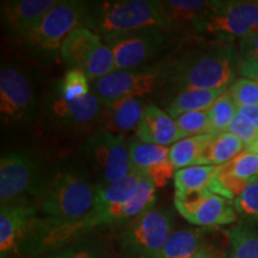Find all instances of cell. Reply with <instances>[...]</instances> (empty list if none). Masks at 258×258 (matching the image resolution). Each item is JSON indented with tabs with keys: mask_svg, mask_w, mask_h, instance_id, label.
<instances>
[{
	"mask_svg": "<svg viewBox=\"0 0 258 258\" xmlns=\"http://www.w3.org/2000/svg\"><path fill=\"white\" fill-rule=\"evenodd\" d=\"M235 48L232 43H221L206 49L192 51L169 62L166 86L175 91L222 90L233 84L238 69Z\"/></svg>",
	"mask_w": 258,
	"mask_h": 258,
	"instance_id": "7a4b0ae2",
	"label": "cell"
},
{
	"mask_svg": "<svg viewBox=\"0 0 258 258\" xmlns=\"http://www.w3.org/2000/svg\"><path fill=\"white\" fill-rule=\"evenodd\" d=\"M172 213L153 208L131 221L120 234V258H157L172 233Z\"/></svg>",
	"mask_w": 258,
	"mask_h": 258,
	"instance_id": "ba28073f",
	"label": "cell"
},
{
	"mask_svg": "<svg viewBox=\"0 0 258 258\" xmlns=\"http://www.w3.org/2000/svg\"><path fill=\"white\" fill-rule=\"evenodd\" d=\"M258 59V31L243 38L239 43V60Z\"/></svg>",
	"mask_w": 258,
	"mask_h": 258,
	"instance_id": "f35d334b",
	"label": "cell"
},
{
	"mask_svg": "<svg viewBox=\"0 0 258 258\" xmlns=\"http://www.w3.org/2000/svg\"><path fill=\"white\" fill-rule=\"evenodd\" d=\"M137 138L146 144L167 146L184 139L175 118L154 104H148L135 131Z\"/></svg>",
	"mask_w": 258,
	"mask_h": 258,
	"instance_id": "ac0fdd59",
	"label": "cell"
},
{
	"mask_svg": "<svg viewBox=\"0 0 258 258\" xmlns=\"http://www.w3.org/2000/svg\"><path fill=\"white\" fill-rule=\"evenodd\" d=\"M227 89L222 90H192L177 93V96L166 106V112L172 118L191 111L209 110L211 106Z\"/></svg>",
	"mask_w": 258,
	"mask_h": 258,
	"instance_id": "cb8c5ba5",
	"label": "cell"
},
{
	"mask_svg": "<svg viewBox=\"0 0 258 258\" xmlns=\"http://www.w3.org/2000/svg\"><path fill=\"white\" fill-rule=\"evenodd\" d=\"M209 121H211V134L218 135L227 132V128L234 116L238 114V105L232 98L228 90L217 99L209 109Z\"/></svg>",
	"mask_w": 258,
	"mask_h": 258,
	"instance_id": "f1b7e54d",
	"label": "cell"
},
{
	"mask_svg": "<svg viewBox=\"0 0 258 258\" xmlns=\"http://www.w3.org/2000/svg\"><path fill=\"white\" fill-rule=\"evenodd\" d=\"M244 150V143H241L239 139L228 132L213 135L207 146L203 150L198 165H225Z\"/></svg>",
	"mask_w": 258,
	"mask_h": 258,
	"instance_id": "603a6c76",
	"label": "cell"
},
{
	"mask_svg": "<svg viewBox=\"0 0 258 258\" xmlns=\"http://www.w3.org/2000/svg\"><path fill=\"white\" fill-rule=\"evenodd\" d=\"M219 167L220 166L194 165L177 170L173 176L175 198H182L188 194L208 189Z\"/></svg>",
	"mask_w": 258,
	"mask_h": 258,
	"instance_id": "d4e9b609",
	"label": "cell"
},
{
	"mask_svg": "<svg viewBox=\"0 0 258 258\" xmlns=\"http://www.w3.org/2000/svg\"><path fill=\"white\" fill-rule=\"evenodd\" d=\"M157 186L151 179L146 177H141L137 191L134 195L122 206L118 213V225L129 224L145 213L156 208L154 205L157 202L156 196Z\"/></svg>",
	"mask_w": 258,
	"mask_h": 258,
	"instance_id": "484cf974",
	"label": "cell"
},
{
	"mask_svg": "<svg viewBox=\"0 0 258 258\" xmlns=\"http://www.w3.org/2000/svg\"><path fill=\"white\" fill-rule=\"evenodd\" d=\"M245 151H247V152L253 153V154H256V156H258V140L254 141L253 144L249 145V146L245 147Z\"/></svg>",
	"mask_w": 258,
	"mask_h": 258,
	"instance_id": "7bdbcfd3",
	"label": "cell"
},
{
	"mask_svg": "<svg viewBox=\"0 0 258 258\" xmlns=\"http://www.w3.org/2000/svg\"><path fill=\"white\" fill-rule=\"evenodd\" d=\"M258 31V2H212L194 32L213 36L221 43L250 36Z\"/></svg>",
	"mask_w": 258,
	"mask_h": 258,
	"instance_id": "277c9868",
	"label": "cell"
},
{
	"mask_svg": "<svg viewBox=\"0 0 258 258\" xmlns=\"http://www.w3.org/2000/svg\"><path fill=\"white\" fill-rule=\"evenodd\" d=\"M234 258H258V231L244 222L226 230Z\"/></svg>",
	"mask_w": 258,
	"mask_h": 258,
	"instance_id": "83f0119b",
	"label": "cell"
},
{
	"mask_svg": "<svg viewBox=\"0 0 258 258\" xmlns=\"http://www.w3.org/2000/svg\"><path fill=\"white\" fill-rule=\"evenodd\" d=\"M128 147L132 172L151 179L157 188L165 186L175 176L176 170L170 160L167 146L146 144L137 138L129 141Z\"/></svg>",
	"mask_w": 258,
	"mask_h": 258,
	"instance_id": "9a60e30c",
	"label": "cell"
},
{
	"mask_svg": "<svg viewBox=\"0 0 258 258\" xmlns=\"http://www.w3.org/2000/svg\"><path fill=\"white\" fill-rule=\"evenodd\" d=\"M238 114L244 116L246 120H249L258 129V105L239 106L238 108Z\"/></svg>",
	"mask_w": 258,
	"mask_h": 258,
	"instance_id": "60d3db41",
	"label": "cell"
},
{
	"mask_svg": "<svg viewBox=\"0 0 258 258\" xmlns=\"http://www.w3.org/2000/svg\"><path fill=\"white\" fill-rule=\"evenodd\" d=\"M224 258H234V257L232 256V253H231V254H226V256H225Z\"/></svg>",
	"mask_w": 258,
	"mask_h": 258,
	"instance_id": "f6af8a7d",
	"label": "cell"
},
{
	"mask_svg": "<svg viewBox=\"0 0 258 258\" xmlns=\"http://www.w3.org/2000/svg\"><path fill=\"white\" fill-rule=\"evenodd\" d=\"M169 32L150 28L103 36L104 43L114 53L116 71L134 70L146 66L167 43Z\"/></svg>",
	"mask_w": 258,
	"mask_h": 258,
	"instance_id": "8fae6325",
	"label": "cell"
},
{
	"mask_svg": "<svg viewBox=\"0 0 258 258\" xmlns=\"http://www.w3.org/2000/svg\"><path fill=\"white\" fill-rule=\"evenodd\" d=\"M115 71L116 64L114 53L103 42L92 51V54L90 55L89 60L86 61L85 66L83 69V72L86 74L90 82L92 83L115 72Z\"/></svg>",
	"mask_w": 258,
	"mask_h": 258,
	"instance_id": "f546056e",
	"label": "cell"
},
{
	"mask_svg": "<svg viewBox=\"0 0 258 258\" xmlns=\"http://www.w3.org/2000/svg\"><path fill=\"white\" fill-rule=\"evenodd\" d=\"M237 72L243 78L252 79L258 82V59L251 60H239L238 59Z\"/></svg>",
	"mask_w": 258,
	"mask_h": 258,
	"instance_id": "ab89813d",
	"label": "cell"
},
{
	"mask_svg": "<svg viewBox=\"0 0 258 258\" xmlns=\"http://www.w3.org/2000/svg\"><path fill=\"white\" fill-rule=\"evenodd\" d=\"M213 134H202L177 141L170 148V160L175 170L198 165L201 154Z\"/></svg>",
	"mask_w": 258,
	"mask_h": 258,
	"instance_id": "4316f807",
	"label": "cell"
},
{
	"mask_svg": "<svg viewBox=\"0 0 258 258\" xmlns=\"http://www.w3.org/2000/svg\"><path fill=\"white\" fill-rule=\"evenodd\" d=\"M206 245L205 231L180 228L170 234L157 258H192Z\"/></svg>",
	"mask_w": 258,
	"mask_h": 258,
	"instance_id": "7402d4cb",
	"label": "cell"
},
{
	"mask_svg": "<svg viewBox=\"0 0 258 258\" xmlns=\"http://www.w3.org/2000/svg\"><path fill=\"white\" fill-rule=\"evenodd\" d=\"M175 207L186 221L203 228L231 225L238 219L233 202L208 189L175 198Z\"/></svg>",
	"mask_w": 258,
	"mask_h": 258,
	"instance_id": "4fadbf2b",
	"label": "cell"
},
{
	"mask_svg": "<svg viewBox=\"0 0 258 258\" xmlns=\"http://www.w3.org/2000/svg\"><path fill=\"white\" fill-rule=\"evenodd\" d=\"M227 132L239 139L241 143H244L245 147L258 140V129L240 114L234 116V118L228 125Z\"/></svg>",
	"mask_w": 258,
	"mask_h": 258,
	"instance_id": "8d00e7d4",
	"label": "cell"
},
{
	"mask_svg": "<svg viewBox=\"0 0 258 258\" xmlns=\"http://www.w3.org/2000/svg\"><path fill=\"white\" fill-rule=\"evenodd\" d=\"M235 104L239 106L258 105V82L252 79L239 78L234 80L228 89Z\"/></svg>",
	"mask_w": 258,
	"mask_h": 258,
	"instance_id": "d590c367",
	"label": "cell"
},
{
	"mask_svg": "<svg viewBox=\"0 0 258 258\" xmlns=\"http://www.w3.org/2000/svg\"><path fill=\"white\" fill-rule=\"evenodd\" d=\"M44 112L54 128L72 134H83L101 124L104 105L92 91L84 98L70 101L57 86L48 92L43 101Z\"/></svg>",
	"mask_w": 258,
	"mask_h": 258,
	"instance_id": "9c48e42d",
	"label": "cell"
},
{
	"mask_svg": "<svg viewBox=\"0 0 258 258\" xmlns=\"http://www.w3.org/2000/svg\"><path fill=\"white\" fill-rule=\"evenodd\" d=\"M83 152L101 176V183L116 182L132 172L129 147L123 134L101 129L85 141Z\"/></svg>",
	"mask_w": 258,
	"mask_h": 258,
	"instance_id": "30bf717a",
	"label": "cell"
},
{
	"mask_svg": "<svg viewBox=\"0 0 258 258\" xmlns=\"http://www.w3.org/2000/svg\"><path fill=\"white\" fill-rule=\"evenodd\" d=\"M59 0H9L2 2V23L6 35L24 41Z\"/></svg>",
	"mask_w": 258,
	"mask_h": 258,
	"instance_id": "e0dca14e",
	"label": "cell"
},
{
	"mask_svg": "<svg viewBox=\"0 0 258 258\" xmlns=\"http://www.w3.org/2000/svg\"><path fill=\"white\" fill-rule=\"evenodd\" d=\"M250 184V180L240 179L233 177L222 171V167H219L218 172L213 177L211 184H209V191L217 194L221 198L230 200L233 202L245 189Z\"/></svg>",
	"mask_w": 258,
	"mask_h": 258,
	"instance_id": "4dcf8cb0",
	"label": "cell"
},
{
	"mask_svg": "<svg viewBox=\"0 0 258 258\" xmlns=\"http://www.w3.org/2000/svg\"><path fill=\"white\" fill-rule=\"evenodd\" d=\"M86 9V2L59 0L23 41L25 46L42 56H55L64 38L84 27Z\"/></svg>",
	"mask_w": 258,
	"mask_h": 258,
	"instance_id": "5b68a950",
	"label": "cell"
},
{
	"mask_svg": "<svg viewBox=\"0 0 258 258\" xmlns=\"http://www.w3.org/2000/svg\"><path fill=\"white\" fill-rule=\"evenodd\" d=\"M183 137L190 138L196 135L211 134V121H209V111H191L186 112L175 118Z\"/></svg>",
	"mask_w": 258,
	"mask_h": 258,
	"instance_id": "d6a6232c",
	"label": "cell"
},
{
	"mask_svg": "<svg viewBox=\"0 0 258 258\" xmlns=\"http://www.w3.org/2000/svg\"><path fill=\"white\" fill-rule=\"evenodd\" d=\"M147 105L141 98H124L104 105L102 129L116 134L137 131Z\"/></svg>",
	"mask_w": 258,
	"mask_h": 258,
	"instance_id": "d6986e66",
	"label": "cell"
},
{
	"mask_svg": "<svg viewBox=\"0 0 258 258\" xmlns=\"http://www.w3.org/2000/svg\"><path fill=\"white\" fill-rule=\"evenodd\" d=\"M84 28L101 36L157 28L166 31L161 2L102 0L88 3Z\"/></svg>",
	"mask_w": 258,
	"mask_h": 258,
	"instance_id": "3957f363",
	"label": "cell"
},
{
	"mask_svg": "<svg viewBox=\"0 0 258 258\" xmlns=\"http://www.w3.org/2000/svg\"><path fill=\"white\" fill-rule=\"evenodd\" d=\"M140 179V175L131 172L120 180L96 185L95 207L90 214L96 227L118 225L120 209L137 191Z\"/></svg>",
	"mask_w": 258,
	"mask_h": 258,
	"instance_id": "2e32d148",
	"label": "cell"
},
{
	"mask_svg": "<svg viewBox=\"0 0 258 258\" xmlns=\"http://www.w3.org/2000/svg\"><path fill=\"white\" fill-rule=\"evenodd\" d=\"M89 82V78L83 71L70 69L64 73L62 80L56 86L64 98L70 99V101H76V99L84 98L91 92Z\"/></svg>",
	"mask_w": 258,
	"mask_h": 258,
	"instance_id": "1f68e13d",
	"label": "cell"
},
{
	"mask_svg": "<svg viewBox=\"0 0 258 258\" xmlns=\"http://www.w3.org/2000/svg\"><path fill=\"white\" fill-rule=\"evenodd\" d=\"M37 258H69V254H67L66 249H62V250L53 251V252H49L46 254H42V256Z\"/></svg>",
	"mask_w": 258,
	"mask_h": 258,
	"instance_id": "b9f144b4",
	"label": "cell"
},
{
	"mask_svg": "<svg viewBox=\"0 0 258 258\" xmlns=\"http://www.w3.org/2000/svg\"><path fill=\"white\" fill-rule=\"evenodd\" d=\"M212 2L205 0H164L161 2L166 31L171 32L195 30L196 24L209 8Z\"/></svg>",
	"mask_w": 258,
	"mask_h": 258,
	"instance_id": "ffe728a7",
	"label": "cell"
},
{
	"mask_svg": "<svg viewBox=\"0 0 258 258\" xmlns=\"http://www.w3.org/2000/svg\"><path fill=\"white\" fill-rule=\"evenodd\" d=\"M66 250L69 258H108L98 245L90 241L71 244Z\"/></svg>",
	"mask_w": 258,
	"mask_h": 258,
	"instance_id": "74e56055",
	"label": "cell"
},
{
	"mask_svg": "<svg viewBox=\"0 0 258 258\" xmlns=\"http://www.w3.org/2000/svg\"><path fill=\"white\" fill-rule=\"evenodd\" d=\"M37 208L25 201L2 206L0 208V258H14L21 252L30 231Z\"/></svg>",
	"mask_w": 258,
	"mask_h": 258,
	"instance_id": "5bb4252c",
	"label": "cell"
},
{
	"mask_svg": "<svg viewBox=\"0 0 258 258\" xmlns=\"http://www.w3.org/2000/svg\"><path fill=\"white\" fill-rule=\"evenodd\" d=\"M169 61L157 64H146L134 70L115 71L96 80L92 92L103 105L124 98L147 97L166 85Z\"/></svg>",
	"mask_w": 258,
	"mask_h": 258,
	"instance_id": "8992f818",
	"label": "cell"
},
{
	"mask_svg": "<svg viewBox=\"0 0 258 258\" xmlns=\"http://www.w3.org/2000/svg\"><path fill=\"white\" fill-rule=\"evenodd\" d=\"M233 206L237 214L244 220L258 222V182L250 183L234 200Z\"/></svg>",
	"mask_w": 258,
	"mask_h": 258,
	"instance_id": "e575fe53",
	"label": "cell"
},
{
	"mask_svg": "<svg viewBox=\"0 0 258 258\" xmlns=\"http://www.w3.org/2000/svg\"><path fill=\"white\" fill-rule=\"evenodd\" d=\"M38 101L34 80L18 64L3 63L0 70V116L8 127H25L35 121Z\"/></svg>",
	"mask_w": 258,
	"mask_h": 258,
	"instance_id": "52a82bcc",
	"label": "cell"
},
{
	"mask_svg": "<svg viewBox=\"0 0 258 258\" xmlns=\"http://www.w3.org/2000/svg\"><path fill=\"white\" fill-rule=\"evenodd\" d=\"M253 182H258V175H257V176H254L253 178L250 180V183H253Z\"/></svg>",
	"mask_w": 258,
	"mask_h": 258,
	"instance_id": "ee69618b",
	"label": "cell"
},
{
	"mask_svg": "<svg viewBox=\"0 0 258 258\" xmlns=\"http://www.w3.org/2000/svg\"><path fill=\"white\" fill-rule=\"evenodd\" d=\"M222 171L240 179L251 180L258 175V156L243 151L231 161L221 165Z\"/></svg>",
	"mask_w": 258,
	"mask_h": 258,
	"instance_id": "836d02e7",
	"label": "cell"
},
{
	"mask_svg": "<svg viewBox=\"0 0 258 258\" xmlns=\"http://www.w3.org/2000/svg\"><path fill=\"white\" fill-rule=\"evenodd\" d=\"M101 43V35L88 28H78L71 32L61 44V59L70 69L83 71L92 51Z\"/></svg>",
	"mask_w": 258,
	"mask_h": 258,
	"instance_id": "44dd1931",
	"label": "cell"
},
{
	"mask_svg": "<svg viewBox=\"0 0 258 258\" xmlns=\"http://www.w3.org/2000/svg\"><path fill=\"white\" fill-rule=\"evenodd\" d=\"M42 172L40 163L27 152H6L0 159V203L25 201L24 195L36 191Z\"/></svg>",
	"mask_w": 258,
	"mask_h": 258,
	"instance_id": "7c38bea8",
	"label": "cell"
},
{
	"mask_svg": "<svg viewBox=\"0 0 258 258\" xmlns=\"http://www.w3.org/2000/svg\"><path fill=\"white\" fill-rule=\"evenodd\" d=\"M96 189L83 167L62 164L42 175L34 194L35 206L44 218L79 221L92 213Z\"/></svg>",
	"mask_w": 258,
	"mask_h": 258,
	"instance_id": "6da1fadb",
	"label": "cell"
}]
</instances>
